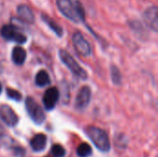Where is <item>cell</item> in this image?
Returning <instances> with one entry per match:
<instances>
[{"mask_svg":"<svg viewBox=\"0 0 158 157\" xmlns=\"http://www.w3.org/2000/svg\"><path fill=\"white\" fill-rule=\"evenodd\" d=\"M0 118L8 127H15L19 122L18 116L16 115L14 110L7 105H0Z\"/></svg>","mask_w":158,"mask_h":157,"instance_id":"7","label":"cell"},{"mask_svg":"<svg viewBox=\"0 0 158 157\" xmlns=\"http://www.w3.org/2000/svg\"><path fill=\"white\" fill-rule=\"evenodd\" d=\"M51 82V80H50V77L48 75V73L42 69L40 70L37 74H36V77H35V83L37 86L39 87H44L48 84H50Z\"/></svg>","mask_w":158,"mask_h":157,"instance_id":"15","label":"cell"},{"mask_svg":"<svg viewBox=\"0 0 158 157\" xmlns=\"http://www.w3.org/2000/svg\"><path fill=\"white\" fill-rule=\"evenodd\" d=\"M42 19L44 20V22L57 35V36H59V37H61L62 35H63V30H62V28L56 22V21H54L52 19H50L48 16H46V15H44V14H42Z\"/></svg>","mask_w":158,"mask_h":157,"instance_id":"14","label":"cell"},{"mask_svg":"<svg viewBox=\"0 0 158 157\" xmlns=\"http://www.w3.org/2000/svg\"><path fill=\"white\" fill-rule=\"evenodd\" d=\"M76 153H77L79 157H89L92 155L93 151H92L91 146L88 143H83L81 145H79V147L77 148Z\"/></svg>","mask_w":158,"mask_h":157,"instance_id":"16","label":"cell"},{"mask_svg":"<svg viewBox=\"0 0 158 157\" xmlns=\"http://www.w3.org/2000/svg\"><path fill=\"white\" fill-rule=\"evenodd\" d=\"M0 34L4 39L20 43V44L24 43L27 40V38L24 34H22L20 31H19V30L14 25H10V24L2 26V28L0 30Z\"/></svg>","mask_w":158,"mask_h":157,"instance_id":"5","label":"cell"},{"mask_svg":"<svg viewBox=\"0 0 158 157\" xmlns=\"http://www.w3.org/2000/svg\"><path fill=\"white\" fill-rule=\"evenodd\" d=\"M85 132L98 150L101 152H108L110 150V141L108 135L104 130L98 127L90 126L85 130Z\"/></svg>","mask_w":158,"mask_h":157,"instance_id":"1","label":"cell"},{"mask_svg":"<svg viewBox=\"0 0 158 157\" xmlns=\"http://www.w3.org/2000/svg\"><path fill=\"white\" fill-rule=\"evenodd\" d=\"M1 92H2V85H1V83H0V93H1Z\"/></svg>","mask_w":158,"mask_h":157,"instance_id":"22","label":"cell"},{"mask_svg":"<svg viewBox=\"0 0 158 157\" xmlns=\"http://www.w3.org/2000/svg\"><path fill=\"white\" fill-rule=\"evenodd\" d=\"M46 143H47V138L44 133L36 134L35 136H33V138L31 140L30 143L31 149L36 153L43 152L46 147Z\"/></svg>","mask_w":158,"mask_h":157,"instance_id":"12","label":"cell"},{"mask_svg":"<svg viewBox=\"0 0 158 157\" xmlns=\"http://www.w3.org/2000/svg\"><path fill=\"white\" fill-rule=\"evenodd\" d=\"M2 71H3V68H2V66L0 64V73H2Z\"/></svg>","mask_w":158,"mask_h":157,"instance_id":"21","label":"cell"},{"mask_svg":"<svg viewBox=\"0 0 158 157\" xmlns=\"http://www.w3.org/2000/svg\"><path fill=\"white\" fill-rule=\"evenodd\" d=\"M17 15L20 20L25 23H32L34 22V14L30 6L27 5H19L17 7Z\"/></svg>","mask_w":158,"mask_h":157,"instance_id":"11","label":"cell"},{"mask_svg":"<svg viewBox=\"0 0 158 157\" xmlns=\"http://www.w3.org/2000/svg\"><path fill=\"white\" fill-rule=\"evenodd\" d=\"M111 79H112V81L114 84H120L121 83V80H122L121 73L116 66L111 67Z\"/></svg>","mask_w":158,"mask_h":157,"instance_id":"17","label":"cell"},{"mask_svg":"<svg viewBox=\"0 0 158 157\" xmlns=\"http://www.w3.org/2000/svg\"><path fill=\"white\" fill-rule=\"evenodd\" d=\"M59 57L61 61L68 67V68L78 78L81 80H86L87 79V73L86 71L79 65V63L65 50L60 49L59 50Z\"/></svg>","mask_w":158,"mask_h":157,"instance_id":"2","label":"cell"},{"mask_svg":"<svg viewBox=\"0 0 158 157\" xmlns=\"http://www.w3.org/2000/svg\"><path fill=\"white\" fill-rule=\"evenodd\" d=\"M92 97V92L89 86H83L81 88L79 91L76 100H75V107L79 110H83L85 109L91 101Z\"/></svg>","mask_w":158,"mask_h":157,"instance_id":"10","label":"cell"},{"mask_svg":"<svg viewBox=\"0 0 158 157\" xmlns=\"http://www.w3.org/2000/svg\"><path fill=\"white\" fill-rule=\"evenodd\" d=\"M25 108H26V111H27L29 117L35 124L41 125L44 121V119H45L44 112L43 111L40 105L33 98H31V97L26 98Z\"/></svg>","mask_w":158,"mask_h":157,"instance_id":"3","label":"cell"},{"mask_svg":"<svg viewBox=\"0 0 158 157\" xmlns=\"http://www.w3.org/2000/svg\"><path fill=\"white\" fill-rule=\"evenodd\" d=\"M51 154L54 157H64L66 155V150L60 144H55L51 148Z\"/></svg>","mask_w":158,"mask_h":157,"instance_id":"18","label":"cell"},{"mask_svg":"<svg viewBox=\"0 0 158 157\" xmlns=\"http://www.w3.org/2000/svg\"><path fill=\"white\" fill-rule=\"evenodd\" d=\"M56 1L58 9L66 18L76 23L81 20V18L77 11L76 4H74L72 0H56Z\"/></svg>","mask_w":158,"mask_h":157,"instance_id":"4","label":"cell"},{"mask_svg":"<svg viewBox=\"0 0 158 157\" xmlns=\"http://www.w3.org/2000/svg\"><path fill=\"white\" fill-rule=\"evenodd\" d=\"M72 42H73V45H74L76 51L81 56H91V54H92L91 45L80 31H77L73 34Z\"/></svg>","mask_w":158,"mask_h":157,"instance_id":"6","label":"cell"},{"mask_svg":"<svg viewBox=\"0 0 158 157\" xmlns=\"http://www.w3.org/2000/svg\"><path fill=\"white\" fill-rule=\"evenodd\" d=\"M4 133H5V130H4L3 127L1 126V124H0V137H3L4 136Z\"/></svg>","mask_w":158,"mask_h":157,"instance_id":"20","label":"cell"},{"mask_svg":"<svg viewBox=\"0 0 158 157\" xmlns=\"http://www.w3.org/2000/svg\"><path fill=\"white\" fill-rule=\"evenodd\" d=\"M6 95L9 99H12L14 101H20L22 98V95L19 92L14 89H10V88L6 89Z\"/></svg>","mask_w":158,"mask_h":157,"instance_id":"19","label":"cell"},{"mask_svg":"<svg viewBox=\"0 0 158 157\" xmlns=\"http://www.w3.org/2000/svg\"><path fill=\"white\" fill-rule=\"evenodd\" d=\"M59 91L57 88L51 87L47 89L43 97V103L47 111H51L56 107V105L59 99Z\"/></svg>","mask_w":158,"mask_h":157,"instance_id":"9","label":"cell"},{"mask_svg":"<svg viewBox=\"0 0 158 157\" xmlns=\"http://www.w3.org/2000/svg\"><path fill=\"white\" fill-rule=\"evenodd\" d=\"M26 56H27L26 51L21 46H16L13 48L11 57H12V61L16 65H22L26 60Z\"/></svg>","mask_w":158,"mask_h":157,"instance_id":"13","label":"cell"},{"mask_svg":"<svg viewBox=\"0 0 158 157\" xmlns=\"http://www.w3.org/2000/svg\"><path fill=\"white\" fill-rule=\"evenodd\" d=\"M158 8L156 6H149L143 13V19L144 23L151 28L154 31H157L158 30V19H157Z\"/></svg>","mask_w":158,"mask_h":157,"instance_id":"8","label":"cell"}]
</instances>
